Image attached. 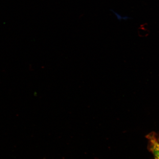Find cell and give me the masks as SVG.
Here are the masks:
<instances>
[{"label": "cell", "instance_id": "6da1fadb", "mask_svg": "<svg viewBox=\"0 0 159 159\" xmlns=\"http://www.w3.org/2000/svg\"><path fill=\"white\" fill-rule=\"evenodd\" d=\"M147 139L149 141V148L153 154L154 159H159V142L156 136L153 134H149Z\"/></svg>", "mask_w": 159, "mask_h": 159}, {"label": "cell", "instance_id": "7a4b0ae2", "mask_svg": "<svg viewBox=\"0 0 159 159\" xmlns=\"http://www.w3.org/2000/svg\"><path fill=\"white\" fill-rule=\"evenodd\" d=\"M157 139L158 141V142H159V138H157Z\"/></svg>", "mask_w": 159, "mask_h": 159}]
</instances>
